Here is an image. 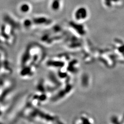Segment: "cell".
Here are the masks:
<instances>
[{"instance_id":"1","label":"cell","mask_w":124,"mask_h":124,"mask_svg":"<svg viewBox=\"0 0 124 124\" xmlns=\"http://www.w3.org/2000/svg\"><path fill=\"white\" fill-rule=\"evenodd\" d=\"M19 61V75L23 79H30L35 75L46 57L44 48L36 43L27 46Z\"/></svg>"},{"instance_id":"2","label":"cell","mask_w":124,"mask_h":124,"mask_svg":"<svg viewBox=\"0 0 124 124\" xmlns=\"http://www.w3.org/2000/svg\"><path fill=\"white\" fill-rule=\"evenodd\" d=\"M89 16L88 10L84 7H80L75 10L74 18L77 22H80L85 20Z\"/></svg>"},{"instance_id":"3","label":"cell","mask_w":124,"mask_h":124,"mask_svg":"<svg viewBox=\"0 0 124 124\" xmlns=\"http://www.w3.org/2000/svg\"><path fill=\"white\" fill-rule=\"evenodd\" d=\"M33 24H35L37 26H45L46 25H48L51 23L52 21L49 18L46 17H37L34 18L32 19Z\"/></svg>"},{"instance_id":"4","label":"cell","mask_w":124,"mask_h":124,"mask_svg":"<svg viewBox=\"0 0 124 124\" xmlns=\"http://www.w3.org/2000/svg\"><path fill=\"white\" fill-rule=\"evenodd\" d=\"M61 4V0H52L51 3V8L52 11L57 12L58 11Z\"/></svg>"},{"instance_id":"5","label":"cell","mask_w":124,"mask_h":124,"mask_svg":"<svg viewBox=\"0 0 124 124\" xmlns=\"http://www.w3.org/2000/svg\"><path fill=\"white\" fill-rule=\"evenodd\" d=\"M31 9V7L27 3H23L20 7V11L23 13H27Z\"/></svg>"}]
</instances>
